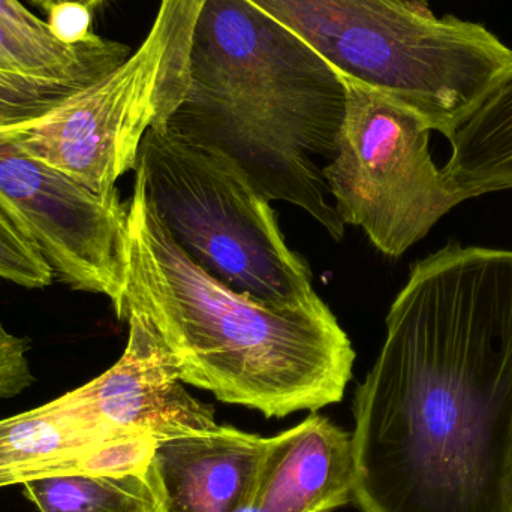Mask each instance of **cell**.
I'll use <instances>...</instances> for the list:
<instances>
[{
	"label": "cell",
	"instance_id": "6da1fadb",
	"mask_svg": "<svg viewBox=\"0 0 512 512\" xmlns=\"http://www.w3.org/2000/svg\"><path fill=\"white\" fill-rule=\"evenodd\" d=\"M355 391L361 512H512V251L415 262Z\"/></svg>",
	"mask_w": 512,
	"mask_h": 512
},
{
	"label": "cell",
	"instance_id": "7a4b0ae2",
	"mask_svg": "<svg viewBox=\"0 0 512 512\" xmlns=\"http://www.w3.org/2000/svg\"><path fill=\"white\" fill-rule=\"evenodd\" d=\"M143 316L183 384L265 418L342 402L355 351L333 312L274 309L195 264L165 230L140 180L128 201L122 313Z\"/></svg>",
	"mask_w": 512,
	"mask_h": 512
},
{
	"label": "cell",
	"instance_id": "3957f363",
	"mask_svg": "<svg viewBox=\"0 0 512 512\" xmlns=\"http://www.w3.org/2000/svg\"><path fill=\"white\" fill-rule=\"evenodd\" d=\"M342 75L248 0H204L185 96L165 123L233 159L268 201L309 213L336 242L345 224L327 201L345 116Z\"/></svg>",
	"mask_w": 512,
	"mask_h": 512
},
{
	"label": "cell",
	"instance_id": "277c9868",
	"mask_svg": "<svg viewBox=\"0 0 512 512\" xmlns=\"http://www.w3.org/2000/svg\"><path fill=\"white\" fill-rule=\"evenodd\" d=\"M248 2L447 140L512 75V48L481 23L438 17L429 0Z\"/></svg>",
	"mask_w": 512,
	"mask_h": 512
},
{
	"label": "cell",
	"instance_id": "5b68a950",
	"mask_svg": "<svg viewBox=\"0 0 512 512\" xmlns=\"http://www.w3.org/2000/svg\"><path fill=\"white\" fill-rule=\"evenodd\" d=\"M134 171L174 242L215 279L274 309L331 313L306 259L286 245L270 201L233 159L155 125Z\"/></svg>",
	"mask_w": 512,
	"mask_h": 512
},
{
	"label": "cell",
	"instance_id": "8992f818",
	"mask_svg": "<svg viewBox=\"0 0 512 512\" xmlns=\"http://www.w3.org/2000/svg\"><path fill=\"white\" fill-rule=\"evenodd\" d=\"M204 0H161L152 27L131 56L17 140L33 158L96 194L110 195L134 171L141 141L165 125L185 96L192 38Z\"/></svg>",
	"mask_w": 512,
	"mask_h": 512
},
{
	"label": "cell",
	"instance_id": "52a82bcc",
	"mask_svg": "<svg viewBox=\"0 0 512 512\" xmlns=\"http://www.w3.org/2000/svg\"><path fill=\"white\" fill-rule=\"evenodd\" d=\"M346 101L336 156L322 168L345 225L399 258L462 204L430 153L432 129L378 90L343 77Z\"/></svg>",
	"mask_w": 512,
	"mask_h": 512
},
{
	"label": "cell",
	"instance_id": "ba28073f",
	"mask_svg": "<svg viewBox=\"0 0 512 512\" xmlns=\"http://www.w3.org/2000/svg\"><path fill=\"white\" fill-rule=\"evenodd\" d=\"M128 345L116 364L93 381L57 399L105 438H156L218 426L215 409L192 396L149 322L125 316Z\"/></svg>",
	"mask_w": 512,
	"mask_h": 512
},
{
	"label": "cell",
	"instance_id": "9c48e42d",
	"mask_svg": "<svg viewBox=\"0 0 512 512\" xmlns=\"http://www.w3.org/2000/svg\"><path fill=\"white\" fill-rule=\"evenodd\" d=\"M267 438L231 426L159 438L144 480L158 512H246Z\"/></svg>",
	"mask_w": 512,
	"mask_h": 512
},
{
	"label": "cell",
	"instance_id": "30bf717a",
	"mask_svg": "<svg viewBox=\"0 0 512 512\" xmlns=\"http://www.w3.org/2000/svg\"><path fill=\"white\" fill-rule=\"evenodd\" d=\"M352 435L312 412L267 438L246 512H331L352 501Z\"/></svg>",
	"mask_w": 512,
	"mask_h": 512
},
{
	"label": "cell",
	"instance_id": "8fae6325",
	"mask_svg": "<svg viewBox=\"0 0 512 512\" xmlns=\"http://www.w3.org/2000/svg\"><path fill=\"white\" fill-rule=\"evenodd\" d=\"M131 47L90 33L74 44L27 35L0 21V107L65 104L131 56Z\"/></svg>",
	"mask_w": 512,
	"mask_h": 512
},
{
	"label": "cell",
	"instance_id": "7c38bea8",
	"mask_svg": "<svg viewBox=\"0 0 512 512\" xmlns=\"http://www.w3.org/2000/svg\"><path fill=\"white\" fill-rule=\"evenodd\" d=\"M120 439V438H119ZM105 438L89 423L63 408L45 403L32 411L0 420V489L41 478L77 474L80 460Z\"/></svg>",
	"mask_w": 512,
	"mask_h": 512
},
{
	"label": "cell",
	"instance_id": "4fadbf2b",
	"mask_svg": "<svg viewBox=\"0 0 512 512\" xmlns=\"http://www.w3.org/2000/svg\"><path fill=\"white\" fill-rule=\"evenodd\" d=\"M448 141L442 173L462 203L512 189V75Z\"/></svg>",
	"mask_w": 512,
	"mask_h": 512
},
{
	"label": "cell",
	"instance_id": "5bb4252c",
	"mask_svg": "<svg viewBox=\"0 0 512 512\" xmlns=\"http://www.w3.org/2000/svg\"><path fill=\"white\" fill-rule=\"evenodd\" d=\"M23 487L39 512H158L143 475H63Z\"/></svg>",
	"mask_w": 512,
	"mask_h": 512
},
{
	"label": "cell",
	"instance_id": "9a60e30c",
	"mask_svg": "<svg viewBox=\"0 0 512 512\" xmlns=\"http://www.w3.org/2000/svg\"><path fill=\"white\" fill-rule=\"evenodd\" d=\"M0 279L23 288L51 285L54 274L44 256L0 207Z\"/></svg>",
	"mask_w": 512,
	"mask_h": 512
},
{
	"label": "cell",
	"instance_id": "2e32d148",
	"mask_svg": "<svg viewBox=\"0 0 512 512\" xmlns=\"http://www.w3.org/2000/svg\"><path fill=\"white\" fill-rule=\"evenodd\" d=\"M30 340L15 336L0 322V400L12 399L35 382L30 369Z\"/></svg>",
	"mask_w": 512,
	"mask_h": 512
},
{
	"label": "cell",
	"instance_id": "e0dca14e",
	"mask_svg": "<svg viewBox=\"0 0 512 512\" xmlns=\"http://www.w3.org/2000/svg\"><path fill=\"white\" fill-rule=\"evenodd\" d=\"M92 14L89 9L80 5L56 6L48 12V26L51 33L56 36L59 41L74 44V42L83 41L92 33Z\"/></svg>",
	"mask_w": 512,
	"mask_h": 512
},
{
	"label": "cell",
	"instance_id": "ac0fdd59",
	"mask_svg": "<svg viewBox=\"0 0 512 512\" xmlns=\"http://www.w3.org/2000/svg\"><path fill=\"white\" fill-rule=\"evenodd\" d=\"M0 21L20 30V32L27 33V35L56 38L51 33L47 21L36 17L18 0H0Z\"/></svg>",
	"mask_w": 512,
	"mask_h": 512
},
{
	"label": "cell",
	"instance_id": "d6986e66",
	"mask_svg": "<svg viewBox=\"0 0 512 512\" xmlns=\"http://www.w3.org/2000/svg\"><path fill=\"white\" fill-rule=\"evenodd\" d=\"M30 2L47 12H50L51 9L56 8V6L66 5V3L84 6V8L89 9L90 12H95L96 9L104 5L105 0H30Z\"/></svg>",
	"mask_w": 512,
	"mask_h": 512
}]
</instances>
